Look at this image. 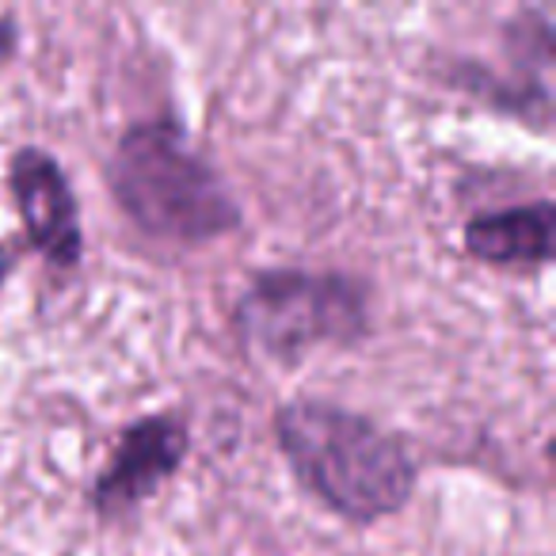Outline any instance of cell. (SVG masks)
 Returning a JSON list of instances; mask_svg holds the SVG:
<instances>
[{"label": "cell", "instance_id": "2", "mask_svg": "<svg viewBox=\"0 0 556 556\" xmlns=\"http://www.w3.org/2000/svg\"><path fill=\"white\" fill-rule=\"evenodd\" d=\"M111 199L146 237L206 244L240 229L244 214L222 172L194 153L172 118L130 123L108 156Z\"/></svg>", "mask_w": 556, "mask_h": 556}, {"label": "cell", "instance_id": "3", "mask_svg": "<svg viewBox=\"0 0 556 556\" xmlns=\"http://www.w3.org/2000/svg\"><path fill=\"white\" fill-rule=\"evenodd\" d=\"M240 343L278 366L370 336V287L343 270L263 267L232 305Z\"/></svg>", "mask_w": 556, "mask_h": 556}, {"label": "cell", "instance_id": "7", "mask_svg": "<svg viewBox=\"0 0 556 556\" xmlns=\"http://www.w3.org/2000/svg\"><path fill=\"white\" fill-rule=\"evenodd\" d=\"M20 50V20L12 12H0V65H9Z\"/></svg>", "mask_w": 556, "mask_h": 556}, {"label": "cell", "instance_id": "4", "mask_svg": "<svg viewBox=\"0 0 556 556\" xmlns=\"http://www.w3.org/2000/svg\"><path fill=\"white\" fill-rule=\"evenodd\" d=\"M191 434L187 424L172 412H153L123 427L115 454L92 480V510L103 522H118L141 510L187 462Z\"/></svg>", "mask_w": 556, "mask_h": 556}, {"label": "cell", "instance_id": "6", "mask_svg": "<svg viewBox=\"0 0 556 556\" xmlns=\"http://www.w3.org/2000/svg\"><path fill=\"white\" fill-rule=\"evenodd\" d=\"M553 229L556 206L548 199H538L469 217L462 229V244L472 260L488 263V267L538 270L553 263Z\"/></svg>", "mask_w": 556, "mask_h": 556}, {"label": "cell", "instance_id": "1", "mask_svg": "<svg viewBox=\"0 0 556 556\" xmlns=\"http://www.w3.org/2000/svg\"><path fill=\"white\" fill-rule=\"evenodd\" d=\"M270 427L298 484L348 522H381L416 495V457L401 434L363 412L325 396H294L278 404Z\"/></svg>", "mask_w": 556, "mask_h": 556}, {"label": "cell", "instance_id": "8", "mask_svg": "<svg viewBox=\"0 0 556 556\" xmlns=\"http://www.w3.org/2000/svg\"><path fill=\"white\" fill-rule=\"evenodd\" d=\"M16 248L9 244V240H0V287L9 282V275H12V267H16Z\"/></svg>", "mask_w": 556, "mask_h": 556}, {"label": "cell", "instance_id": "5", "mask_svg": "<svg viewBox=\"0 0 556 556\" xmlns=\"http://www.w3.org/2000/svg\"><path fill=\"white\" fill-rule=\"evenodd\" d=\"M9 191L20 210L24 237L50 267L73 270L85 255L80 206L70 176L54 153L39 146H20L9 161Z\"/></svg>", "mask_w": 556, "mask_h": 556}]
</instances>
